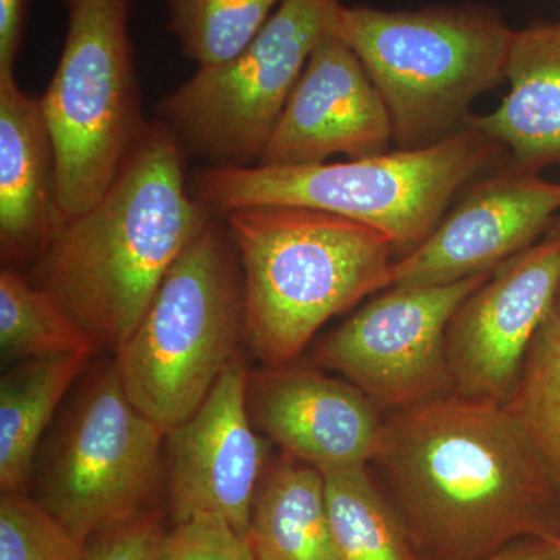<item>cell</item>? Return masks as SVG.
<instances>
[{"mask_svg": "<svg viewBox=\"0 0 560 560\" xmlns=\"http://www.w3.org/2000/svg\"><path fill=\"white\" fill-rule=\"evenodd\" d=\"M381 92L397 150L467 128L471 103L506 80L512 31L488 7L383 10L342 5L334 27Z\"/></svg>", "mask_w": 560, "mask_h": 560, "instance_id": "5", "label": "cell"}, {"mask_svg": "<svg viewBox=\"0 0 560 560\" xmlns=\"http://www.w3.org/2000/svg\"><path fill=\"white\" fill-rule=\"evenodd\" d=\"M68 27L40 97L62 223L109 189L147 124L130 31L132 0H62Z\"/></svg>", "mask_w": 560, "mask_h": 560, "instance_id": "7", "label": "cell"}, {"mask_svg": "<svg viewBox=\"0 0 560 560\" xmlns=\"http://www.w3.org/2000/svg\"><path fill=\"white\" fill-rule=\"evenodd\" d=\"M393 124L363 62L334 32L320 40L291 92L260 165L323 164L386 153Z\"/></svg>", "mask_w": 560, "mask_h": 560, "instance_id": "14", "label": "cell"}, {"mask_svg": "<svg viewBox=\"0 0 560 560\" xmlns=\"http://www.w3.org/2000/svg\"><path fill=\"white\" fill-rule=\"evenodd\" d=\"M490 275L445 285L389 287L330 331L316 346L313 363L394 411L448 396V323Z\"/></svg>", "mask_w": 560, "mask_h": 560, "instance_id": "10", "label": "cell"}, {"mask_svg": "<svg viewBox=\"0 0 560 560\" xmlns=\"http://www.w3.org/2000/svg\"><path fill=\"white\" fill-rule=\"evenodd\" d=\"M285 0H167L168 28L198 68L232 60Z\"/></svg>", "mask_w": 560, "mask_h": 560, "instance_id": "23", "label": "cell"}, {"mask_svg": "<svg viewBox=\"0 0 560 560\" xmlns=\"http://www.w3.org/2000/svg\"><path fill=\"white\" fill-rule=\"evenodd\" d=\"M320 471L338 560H422L370 464Z\"/></svg>", "mask_w": 560, "mask_h": 560, "instance_id": "20", "label": "cell"}, {"mask_svg": "<svg viewBox=\"0 0 560 560\" xmlns=\"http://www.w3.org/2000/svg\"><path fill=\"white\" fill-rule=\"evenodd\" d=\"M92 355L40 357L20 361L0 381V489L24 493L40 440L61 400Z\"/></svg>", "mask_w": 560, "mask_h": 560, "instance_id": "19", "label": "cell"}, {"mask_svg": "<svg viewBox=\"0 0 560 560\" xmlns=\"http://www.w3.org/2000/svg\"><path fill=\"white\" fill-rule=\"evenodd\" d=\"M341 0H285L232 60L198 68L162 98V121L186 153L209 167H250L265 147L320 40L334 32Z\"/></svg>", "mask_w": 560, "mask_h": 560, "instance_id": "8", "label": "cell"}, {"mask_svg": "<svg viewBox=\"0 0 560 560\" xmlns=\"http://www.w3.org/2000/svg\"><path fill=\"white\" fill-rule=\"evenodd\" d=\"M186 151L151 121L109 189L55 231L31 279L98 349L117 352L187 246L215 219L186 183Z\"/></svg>", "mask_w": 560, "mask_h": 560, "instance_id": "2", "label": "cell"}, {"mask_svg": "<svg viewBox=\"0 0 560 560\" xmlns=\"http://www.w3.org/2000/svg\"><path fill=\"white\" fill-rule=\"evenodd\" d=\"M221 220L241 261L245 341L265 366L290 364L327 320L393 282V242L359 221L293 206Z\"/></svg>", "mask_w": 560, "mask_h": 560, "instance_id": "3", "label": "cell"}, {"mask_svg": "<svg viewBox=\"0 0 560 560\" xmlns=\"http://www.w3.org/2000/svg\"><path fill=\"white\" fill-rule=\"evenodd\" d=\"M167 530L153 508L95 533L84 544L83 560H154Z\"/></svg>", "mask_w": 560, "mask_h": 560, "instance_id": "26", "label": "cell"}, {"mask_svg": "<svg viewBox=\"0 0 560 560\" xmlns=\"http://www.w3.org/2000/svg\"><path fill=\"white\" fill-rule=\"evenodd\" d=\"M501 154L499 143L467 125L422 149L361 160L208 167L195 178L191 194L217 219L256 206L323 210L383 232L404 257L440 224L456 194Z\"/></svg>", "mask_w": 560, "mask_h": 560, "instance_id": "4", "label": "cell"}, {"mask_svg": "<svg viewBox=\"0 0 560 560\" xmlns=\"http://www.w3.org/2000/svg\"><path fill=\"white\" fill-rule=\"evenodd\" d=\"M167 431L132 404L116 363L84 383L40 463L36 503L86 544L156 508Z\"/></svg>", "mask_w": 560, "mask_h": 560, "instance_id": "9", "label": "cell"}, {"mask_svg": "<svg viewBox=\"0 0 560 560\" xmlns=\"http://www.w3.org/2000/svg\"><path fill=\"white\" fill-rule=\"evenodd\" d=\"M84 544L24 493H2L0 560H83Z\"/></svg>", "mask_w": 560, "mask_h": 560, "instance_id": "24", "label": "cell"}, {"mask_svg": "<svg viewBox=\"0 0 560 560\" xmlns=\"http://www.w3.org/2000/svg\"><path fill=\"white\" fill-rule=\"evenodd\" d=\"M559 298H560V294H559Z\"/></svg>", "mask_w": 560, "mask_h": 560, "instance_id": "29", "label": "cell"}, {"mask_svg": "<svg viewBox=\"0 0 560 560\" xmlns=\"http://www.w3.org/2000/svg\"><path fill=\"white\" fill-rule=\"evenodd\" d=\"M154 560H254L248 541L226 522L200 515L175 523Z\"/></svg>", "mask_w": 560, "mask_h": 560, "instance_id": "25", "label": "cell"}, {"mask_svg": "<svg viewBox=\"0 0 560 560\" xmlns=\"http://www.w3.org/2000/svg\"><path fill=\"white\" fill-rule=\"evenodd\" d=\"M27 7L28 0H0V75H14Z\"/></svg>", "mask_w": 560, "mask_h": 560, "instance_id": "27", "label": "cell"}, {"mask_svg": "<svg viewBox=\"0 0 560 560\" xmlns=\"http://www.w3.org/2000/svg\"><path fill=\"white\" fill-rule=\"evenodd\" d=\"M560 489V298L534 335L508 399Z\"/></svg>", "mask_w": 560, "mask_h": 560, "instance_id": "22", "label": "cell"}, {"mask_svg": "<svg viewBox=\"0 0 560 560\" xmlns=\"http://www.w3.org/2000/svg\"><path fill=\"white\" fill-rule=\"evenodd\" d=\"M0 349L7 361L86 353L97 345L60 302L16 268L0 271Z\"/></svg>", "mask_w": 560, "mask_h": 560, "instance_id": "21", "label": "cell"}, {"mask_svg": "<svg viewBox=\"0 0 560 560\" xmlns=\"http://www.w3.org/2000/svg\"><path fill=\"white\" fill-rule=\"evenodd\" d=\"M480 560H560V541L526 539Z\"/></svg>", "mask_w": 560, "mask_h": 560, "instance_id": "28", "label": "cell"}, {"mask_svg": "<svg viewBox=\"0 0 560 560\" xmlns=\"http://www.w3.org/2000/svg\"><path fill=\"white\" fill-rule=\"evenodd\" d=\"M243 340L241 261L215 217L167 272L114 363L132 404L171 431L201 407Z\"/></svg>", "mask_w": 560, "mask_h": 560, "instance_id": "6", "label": "cell"}, {"mask_svg": "<svg viewBox=\"0 0 560 560\" xmlns=\"http://www.w3.org/2000/svg\"><path fill=\"white\" fill-rule=\"evenodd\" d=\"M510 92L467 125L488 136L523 171L560 164V21L533 22L515 32L506 62Z\"/></svg>", "mask_w": 560, "mask_h": 560, "instance_id": "17", "label": "cell"}, {"mask_svg": "<svg viewBox=\"0 0 560 560\" xmlns=\"http://www.w3.org/2000/svg\"><path fill=\"white\" fill-rule=\"evenodd\" d=\"M62 224L54 143L40 98L0 75V253L7 267L35 261Z\"/></svg>", "mask_w": 560, "mask_h": 560, "instance_id": "16", "label": "cell"}, {"mask_svg": "<svg viewBox=\"0 0 560 560\" xmlns=\"http://www.w3.org/2000/svg\"><path fill=\"white\" fill-rule=\"evenodd\" d=\"M371 464L422 560L560 541V489L506 405L452 393L393 411Z\"/></svg>", "mask_w": 560, "mask_h": 560, "instance_id": "1", "label": "cell"}, {"mask_svg": "<svg viewBox=\"0 0 560 560\" xmlns=\"http://www.w3.org/2000/svg\"><path fill=\"white\" fill-rule=\"evenodd\" d=\"M248 375L235 357L201 407L165 434L173 523L212 515L246 536L267 470V444L248 410Z\"/></svg>", "mask_w": 560, "mask_h": 560, "instance_id": "12", "label": "cell"}, {"mask_svg": "<svg viewBox=\"0 0 560 560\" xmlns=\"http://www.w3.org/2000/svg\"><path fill=\"white\" fill-rule=\"evenodd\" d=\"M248 410L285 455L319 470L371 464L381 451L377 405L352 383L308 368L249 372Z\"/></svg>", "mask_w": 560, "mask_h": 560, "instance_id": "15", "label": "cell"}, {"mask_svg": "<svg viewBox=\"0 0 560 560\" xmlns=\"http://www.w3.org/2000/svg\"><path fill=\"white\" fill-rule=\"evenodd\" d=\"M470 186L418 248L394 261L390 287L445 285L492 272L539 242L560 210V183L511 161Z\"/></svg>", "mask_w": 560, "mask_h": 560, "instance_id": "13", "label": "cell"}, {"mask_svg": "<svg viewBox=\"0 0 560 560\" xmlns=\"http://www.w3.org/2000/svg\"><path fill=\"white\" fill-rule=\"evenodd\" d=\"M245 539L254 560H338L323 471L285 453L267 467Z\"/></svg>", "mask_w": 560, "mask_h": 560, "instance_id": "18", "label": "cell"}, {"mask_svg": "<svg viewBox=\"0 0 560 560\" xmlns=\"http://www.w3.org/2000/svg\"><path fill=\"white\" fill-rule=\"evenodd\" d=\"M560 294V219L504 261L459 305L447 327L453 393L506 404L541 323Z\"/></svg>", "mask_w": 560, "mask_h": 560, "instance_id": "11", "label": "cell"}]
</instances>
